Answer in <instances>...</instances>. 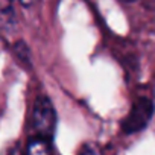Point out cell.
<instances>
[{"instance_id":"1","label":"cell","mask_w":155,"mask_h":155,"mask_svg":"<svg viewBox=\"0 0 155 155\" xmlns=\"http://www.w3.org/2000/svg\"><path fill=\"white\" fill-rule=\"evenodd\" d=\"M56 123L58 117L52 101L47 96H38L32 110V126L37 132V137L50 140L55 134Z\"/></svg>"},{"instance_id":"2","label":"cell","mask_w":155,"mask_h":155,"mask_svg":"<svg viewBox=\"0 0 155 155\" xmlns=\"http://www.w3.org/2000/svg\"><path fill=\"white\" fill-rule=\"evenodd\" d=\"M153 111H155V107L150 99H147V97L137 99L132 104L128 116L123 119V122L120 125L122 131L125 134H137V132L143 131L149 125V122L153 116Z\"/></svg>"},{"instance_id":"3","label":"cell","mask_w":155,"mask_h":155,"mask_svg":"<svg viewBox=\"0 0 155 155\" xmlns=\"http://www.w3.org/2000/svg\"><path fill=\"white\" fill-rule=\"evenodd\" d=\"M17 29V20L12 6L9 2L6 3H0V34L3 35H11Z\"/></svg>"},{"instance_id":"4","label":"cell","mask_w":155,"mask_h":155,"mask_svg":"<svg viewBox=\"0 0 155 155\" xmlns=\"http://www.w3.org/2000/svg\"><path fill=\"white\" fill-rule=\"evenodd\" d=\"M26 155H53L50 140H46L41 137L31 138L26 147Z\"/></svg>"},{"instance_id":"5","label":"cell","mask_w":155,"mask_h":155,"mask_svg":"<svg viewBox=\"0 0 155 155\" xmlns=\"http://www.w3.org/2000/svg\"><path fill=\"white\" fill-rule=\"evenodd\" d=\"M12 50H14L17 59H18L21 64H25L26 67H31V52H29V47L26 46L25 41H17V43L14 44Z\"/></svg>"},{"instance_id":"6","label":"cell","mask_w":155,"mask_h":155,"mask_svg":"<svg viewBox=\"0 0 155 155\" xmlns=\"http://www.w3.org/2000/svg\"><path fill=\"white\" fill-rule=\"evenodd\" d=\"M79 155H101V152H99L97 146H93V144H87V146H85V147L82 149V152H81Z\"/></svg>"},{"instance_id":"7","label":"cell","mask_w":155,"mask_h":155,"mask_svg":"<svg viewBox=\"0 0 155 155\" xmlns=\"http://www.w3.org/2000/svg\"><path fill=\"white\" fill-rule=\"evenodd\" d=\"M35 2H37V0H20V3H21L23 6H32Z\"/></svg>"},{"instance_id":"8","label":"cell","mask_w":155,"mask_h":155,"mask_svg":"<svg viewBox=\"0 0 155 155\" xmlns=\"http://www.w3.org/2000/svg\"><path fill=\"white\" fill-rule=\"evenodd\" d=\"M8 155H21V152H20V149L18 147H12L11 150H9V153Z\"/></svg>"},{"instance_id":"9","label":"cell","mask_w":155,"mask_h":155,"mask_svg":"<svg viewBox=\"0 0 155 155\" xmlns=\"http://www.w3.org/2000/svg\"><path fill=\"white\" fill-rule=\"evenodd\" d=\"M123 2H132V0H123Z\"/></svg>"}]
</instances>
